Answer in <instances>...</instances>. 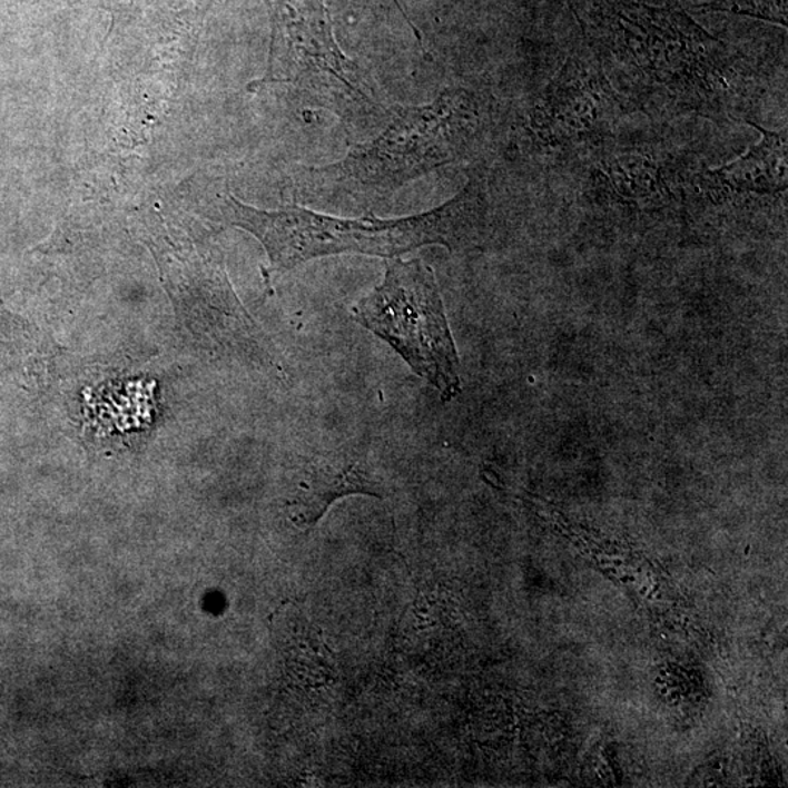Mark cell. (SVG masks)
I'll list each match as a JSON object with an SVG mask.
<instances>
[{"label":"cell","instance_id":"obj_2","mask_svg":"<svg viewBox=\"0 0 788 788\" xmlns=\"http://www.w3.org/2000/svg\"><path fill=\"white\" fill-rule=\"evenodd\" d=\"M483 208L482 181L472 178L456 197L430 213L401 219H345L314 210H260L229 197V223L253 234L265 247L272 269L284 272L318 257H396L425 246L454 250L467 242Z\"/></svg>","mask_w":788,"mask_h":788},{"label":"cell","instance_id":"obj_1","mask_svg":"<svg viewBox=\"0 0 788 788\" xmlns=\"http://www.w3.org/2000/svg\"><path fill=\"white\" fill-rule=\"evenodd\" d=\"M382 135L355 145L341 161L309 167L298 185L309 197L374 199L453 166L475 151L485 115L476 93L449 88L430 105L394 107Z\"/></svg>","mask_w":788,"mask_h":788},{"label":"cell","instance_id":"obj_6","mask_svg":"<svg viewBox=\"0 0 788 788\" xmlns=\"http://www.w3.org/2000/svg\"><path fill=\"white\" fill-rule=\"evenodd\" d=\"M349 495L383 499L367 462L358 453L335 452L309 459L289 504L290 519L299 529H312L335 501Z\"/></svg>","mask_w":788,"mask_h":788},{"label":"cell","instance_id":"obj_7","mask_svg":"<svg viewBox=\"0 0 788 788\" xmlns=\"http://www.w3.org/2000/svg\"><path fill=\"white\" fill-rule=\"evenodd\" d=\"M761 131V140L736 161L708 170L698 185L715 197L742 194H778L787 189V128L771 131L748 121Z\"/></svg>","mask_w":788,"mask_h":788},{"label":"cell","instance_id":"obj_5","mask_svg":"<svg viewBox=\"0 0 788 788\" xmlns=\"http://www.w3.org/2000/svg\"><path fill=\"white\" fill-rule=\"evenodd\" d=\"M612 105V89L599 68L570 60L548 87L533 126L553 142L583 139L608 124Z\"/></svg>","mask_w":788,"mask_h":788},{"label":"cell","instance_id":"obj_3","mask_svg":"<svg viewBox=\"0 0 788 788\" xmlns=\"http://www.w3.org/2000/svg\"><path fill=\"white\" fill-rule=\"evenodd\" d=\"M265 82L289 83L302 100L346 124L386 121L365 70L337 46L325 0H278L276 32Z\"/></svg>","mask_w":788,"mask_h":788},{"label":"cell","instance_id":"obj_4","mask_svg":"<svg viewBox=\"0 0 788 788\" xmlns=\"http://www.w3.org/2000/svg\"><path fill=\"white\" fill-rule=\"evenodd\" d=\"M352 313L437 388L443 401L459 396L460 361L433 267L420 259L388 262L383 284Z\"/></svg>","mask_w":788,"mask_h":788}]
</instances>
